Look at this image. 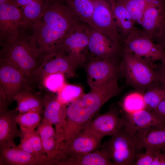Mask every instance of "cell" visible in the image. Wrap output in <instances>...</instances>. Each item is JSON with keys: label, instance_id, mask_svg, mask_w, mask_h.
<instances>
[{"label": "cell", "instance_id": "6da1fadb", "mask_svg": "<svg viewBox=\"0 0 165 165\" xmlns=\"http://www.w3.org/2000/svg\"><path fill=\"white\" fill-rule=\"evenodd\" d=\"M83 23L64 0H48L29 30L38 53L43 56L60 50L66 38Z\"/></svg>", "mask_w": 165, "mask_h": 165}, {"label": "cell", "instance_id": "7a4b0ae2", "mask_svg": "<svg viewBox=\"0 0 165 165\" xmlns=\"http://www.w3.org/2000/svg\"><path fill=\"white\" fill-rule=\"evenodd\" d=\"M27 31L14 40L0 44V60L16 68L29 81L32 73L41 64L43 56L38 53L31 34Z\"/></svg>", "mask_w": 165, "mask_h": 165}, {"label": "cell", "instance_id": "3957f363", "mask_svg": "<svg viewBox=\"0 0 165 165\" xmlns=\"http://www.w3.org/2000/svg\"><path fill=\"white\" fill-rule=\"evenodd\" d=\"M119 64L120 72L127 82L143 94L159 85V77L152 64L131 52L123 50Z\"/></svg>", "mask_w": 165, "mask_h": 165}, {"label": "cell", "instance_id": "277c9868", "mask_svg": "<svg viewBox=\"0 0 165 165\" xmlns=\"http://www.w3.org/2000/svg\"><path fill=\"white\" fill-rule=\"evenodd\" d=\"M86 57L69 55L62 50L45 55L39 65L32 73L29 83L40 88L42 80L49 75L61 73L67 76H72L77 67L85 61Z\"/></svg>", "mask_w": 165, "mask_h": 165}, {"label": "cell", "instance_id": "5b68a950", "mask_svg": "<svg viewBox=\"0 0 165 165\" xmlns=\"http://www.w3.org/2000/svg\"><path fill=\"white\" fill-rule=\"evenodd\" d=\"M90 91L71 103L68 107L91 120L102 106L120 91L117 78L91 87Z\"/></svg>", "mask_w": 165, "mask_h": 165}, {"label": "cell", "instance_id": "8992f818", "mask_svg": "<svg viewBox=\"0 0 165 165\" xmlns=\"http://www.w3.org/2000/svg\"><path fill=\"white\" fill-rule=\"evenodd\" d=\"M100 148L114 165H134L140 151L135 134L124 126L105 142Z\"/></svg>", "mask_w": 165, "mask_h": 165}, {"label": "cell", "instance_id": "52a82bcc", "mask_svg": "<svg viewBox=\"0 0 165 165\" xmlns=\"http://www.w3.org/2000/svg\"><path fill=\"white\" fill-rule=\"evenodd\" d=\"M123 49L153 65V62L165 61V50L154 42L142 30L136 28L123 41Z\"/></svg>", "mask_w": 165, "mask_h": 165}, {"label": "cell", "instance_id": "ba28073f", "mask_svg": "<svg viewBox=\"0 0 165 165\" xmlns=\"http://www.w3.org/2000/svg\"><path fill=\"white\" fill-rule=\"evenodd\" d=\"M94 10L89 25L123 48V41L116 27L108 0H93Z\"/></svg>", "mask_w": 165, "mask_h": 165}, {"label": "cell", "instance_id": "9c48e42d", "mask_svg": "<svg viewBox=\"0 0 165 165\" xmlns=\"http://www.w3.org/2000/svg\"><path fill=\"white\" fill-rule=\"evenodd\" d=\"M83 27L89 39L88 50L96 58L117 62L123 48L89 24L84 23Z\"/></svg>", "mask_w": 165, "mask_h": 165}, {"label": "cell", "instance_id": "30bf717a", "mask_svg": "<svg viewBox=\"0 0 165 165\" xmlns=\"http://www.w3.org/2000/svg\"><path fill=\"white\" fill-rule=\"evenodd\" d=\"M125 125L123 116L117 109L112 108L89 120L81 131L102 139L106 136L114 135Z\"/></svg>", "mask_w": 165, "mask_h": 165}, {"label": "cell", "instance_id": "8fae6325", "mask_svg": "<svg viewBox=\"0 0 165 165\" xmlns=\"http://www.w3.org/2000/svg\"><path fill=\"white\" fill-rule=\"evenodd\" d=\"M21 9L10 1L0 5V44L17 38L21 33Z\"/></svg>", "mask_w": 165, "mask_h": 165}, {"label": "cell", "instance_id": "7c38bea8", "mask_svg": "<svg viewBox=\"0 0 165 165\" xmlns=\"http://www.w3.org/2000/svg\"><path fill=\"white\" fill-rule=\"evenodd\" d=\"M29 84L28 80L20 71L0 60V89L5 95L8 105Z\"/></svg>", "mask_w": 165, "mask_h": 165}, {"label": "cell", "instance_id": "4fadbf2b", "mask_svg": "<svg viewBox=\"0 0 165 165\" xmlns=\"http://www.w3.org/2000/svg\"><path fill=\"white\" fill-rule=\"evenodd\" d=\"M165 16V0H151L147 6L140 24L142 30L157 42L163 34Z\"/></svg>", "mask_w": 165, "mask_h": 165}, {"label": "cell", "instance_id": "5bb4252c", "mask_svg": "<svg viewBox=\"0 0 165 165\" xmlns=\"http://www.w3.org/2000/svg\"><path fill=\"white\" fill-rule=\"evenodd\" d=\"M87 82L91 87L106 83L118 78L117 62L96 58L87 68Z\"/></svg>", "mask_w": 165, "mask_h": 165}, {"label": "cell", "instance_id": "9a60e30c", "mask_svg": "<svg viewBox=\"0 0 165 165\" xmlns=\"http://www.w3.org/2000/svg\"><path fill=\"white\" fill-rule=\"evenodd\" d=\"M102 139L90 133L81 131L68 143L61 146L59 161L66 156L91 153L99 150Z\"/></svg>", "mask_w": 165, "mask_h": 165}, {"label": "cell", "instance_id": "2e32d148", "mask_svg": "<svg viewBox=\"0 0 165 165\" xmlns=\"http://www.w3.org/2000/svg\"><path fill=\"white\" fill-rule=\"evenodd\" d=\"M43 113L42 122L54 125L57 131L64 121L67 107L53 93L47 91L43 94Z\"/></svg>", "mask_w": 165, "mask_h": 165}, {"label": "cell", "instance_id": "e0dca14e", "mask_svg": "<svg viewBox=\"0 0 165 165\" xmlns=\"http://www.w3.org/2000/svg\"><path fill=\"white\" fill-rule=\"evenodd\" d=\"M40 136L50 165H57L60 157L61 142L51 125L41 122L35 130Z\"/></svg>", "mask_w": 165, "mask_h": 165}, {"label": "cell", "instance_id": "ac0fdd59", "mask_svg": "<svg viewBox=\"0 0 165 165\" xmlns=\"http://www.w3.org/2000/svg\"><path fill=\"white\" fill-rule=\"evenodd\" d=\"M0 165H40L32 154L18 148L14 141L0 145Z\"/></svg>", "mask_w": 165, "mask_h": 165}, {"label": "cell", "instance_id": "d6986e66", "mask_svg": "<svg viewBox=\"0 0 165 165\" xmlns=\"http://www.w3.org/2000/svg\"><path fill=\"white\" fill-rule=\"evenodd\" d=\"M138 148L160 149L165 147V123L151 126L135 133Z\"/></svg>", "mask_w": 165, "mask_h": 165}, {"label": "cell", "instance_id": "ffe728a7", "mask_svg": "<svg viewBox=\"0 0 165 165\" xmlns=\"http://www.w3.org/2000/svg\"><path fill=\"white\" fill-rule=\"evenodd\" d=\"M35 87L29 85L15 98L17 103L16 109L19 113L35 112L43 115V94L35 90Z\"/></svg>", "mask_w": 165, "mask_h": 165}, {"label": "cell", "instance_id": "44dd1931", "mask_svg": "<svg viewBox=\"0 0 165 165\" xmlns=\"http://www.w3.org/2000/svg\"><path fill=\"white\" fill-rule=\"evenodd\" d=\"M48 0H10L14 5L22 10V32H25L29 30L31 24L39 18Z\"/></svg>", "mask_w": 165, "mask_h": 165}, {"label": "cell", "instance_id": "7402d4cb", "mask_svg": "<svg viewBox=\"0 0 165 165\" xmlns=\"http://www.w3.org/2000/svg\"><path fill=\"white\" fill-rule=\"evenodd\" d=\"M116 24L123 41L136 28L135 23L125 6L118 0H108Z\"/></svg>", "mask_w": 165, "mask_h": 165}, {"label": "cell", "instance_id": "603a6c76", "mask_svg": "<svg viewBox=\"0 0 165 165\" xmlns=\"http://www.w3.org/2000/svg\"><path fill=\"white\" fill-rule=\"evenodd\" d=\"M83 24L77 27L66 38L61 46L62 50L70 55L86 56L89 39Z\"/></svg>", "mask_w": 165, "mask_h": 165}, {"label": "cell", "instance_id": "cb8c5ba5", "mask_svg": "<svg viewBox=\"0 0 165 165\" xmlns=\"http://www.w3.org/2000/svg\"><path fill=\"white\" fill-rule=\"evenodd\" d=\"M123 116L125 122L124 127L134 134L150 126L165 123L152 112L145 109Z\"/></svg>", "mask_w": 165, "mask_h": 165}, {"label": "cell", "instance_id": "d4e9b609", "mask_svg": "<svg viewBox=\"0 0 165 165\" xmlns=\"http://www.w3.org/2000/svg\"><path fill=\"white\" fill-rule=\"evenodd\" d=\"M57 165H114L107 154L98 150L85 154L66 156Z\"/></svg>", "mask_w": 165, "mask_h": 165}, {"label": "cell", "instance_id": "484cf974", "mask_svg": "<svg viewBox=\"0 0 165 165\" xmlns=\"http://www.w3.org/2000/svg\"><path fill=\"white\" fill-rule=\"evenodd\" d=\"M18 112L15 110L0 111V145L20 137V131L16 121Z\"/></svg>", "mask_w": 165, "mask_h": 165}, {"label": "cell", "instance_id": "4316f807", "mask_svg": "<svg viewBox=\"0 0 165 165\" xmlns=\"http://www.w3.org/2000/svg\"><path fill=\"white\" fill-rule=\"evenodd\" d=\"M42 116L38 112H28L18 113L16 121L21 132L27 133L35 130L42 121Z\"/></svg>", "mask_w": 165, "mask_h": 165}, {"label": "cell", "instance_id": "83f0119b", "mask_svg": "<svg viewBox=\"0 0 165 165\" xmlns=\"http://www.w3.org/2000/svg\"><path fill=\"white\" fill-rule=\"evenodd\" d=\"M85 23L89 24L94 10L93 0H64Z\"/></svg>", "mask_w": 165, "mask_h": 165}, {"label": "cell", "instance_id": "f1b7e54d", "mask_svg": "<svg viewBox=\"0 0 165 165\" xmlns=\"http://www.w3.org/2000/svg\"><path fill=\"white\" fill-rule=\"evenodd\" d=\"M143 95L145 109L152 112L165 99V90L158 85L147 89Z\"/></svg>", "mask_w": 165, "mask_h": 165}, {"label": "cell", "instance_id": "f546056e", "mask_svg": "<svg viewBox=\"0 0 165 165\" xmlns=\"http://www.w3.org/2000/svg\"><path fill=\"white\" fill-rule=\"evenodd\" d=\"M143 94L138 92L130 94L125 97L123 102L122 107L125 114H131L145 109Z\"/></svg>", "mask_w": 165, "mask_h": 165}, {"label": "cell", "instance_id": "4dcf8cb0", "mask_svg": "<svg viewBox=\"0 0 165 165\" xmlns=\"http://www.w3.org/2000/svg\"><path fill=\"white\" fill-rule=\"evenodd\" d=\"M126 7L135 23L140 24L144 12L151 0H118Z\"/></svg>", "mask_w": 165, "mask_h": 165}, {"label": "cell", "instance_id": "1f68e13d", "mask_svg": "<svg viewBox=\"0 0 165 165\" xmlns=\"http://www.w3.org/2000/svg\"><path fill=\"white\" fill-rule=\"evenodd\" d=\"M57 93L58 99L66 105L74 101L84 94L80 86L66 83Z\"/></svg>", "mask_w": 165, "mask_h": 165}, {"label": "cell", "instance_id": "d6a6232c", "mask_svg": "<svg viewBox=\"0 0 165 165\" xmlns=\"http://www.w3.org/2000/svg\"><path fill=\"white\" fill-rule=\"evenodd\" d=\"M28 133L33 151V155L40 165H50L47 156L44 149L39 135L35 130Z\"/></svg>", "mask_w": 165, "mask_h": 165}, {"label": "cell", "instance_id": "836d02e7", "mask_svg": "<svg viewBox=\"0 0 165 165\" xmlns=\"http://www.w3.org/2000/svg\"><path fill=\"white\" fill-rule=\"evenodd\" d=\"M65 76L63 74L57 73L46 76L42 80L40 88H44L53 93H57L66 84Z\"/></svg>", "mask_w": 165, "mask_h": 165}, {"label": "cell", "instance_id": "e575fe53", "mask_svg": "<svg viewBox=\"0 0 165 165\" xmlns=\"http://www.w3.org/2000/svg\"><path fill=\"white\" fill-rule=\"evenodd\" d=\"M145 149V153H138L134 165H152L154 158L153 149L149 148Z\"/></svg>", "mask_w": 165, "mask_h": 165}, {"label": "cell", "instance_id": "d590c367", "mask_svg": "<svg viewBox=\"0 0 165 165\" xmlns=\"http://www.w3.org/2000/svg\"><path fill=\"white\" fill-rule=\"evenodd\" d=\"M156 70L158 75L159 85L165 90V61L161 62Z\"/></svg>", "mask_w": 165, "mask_h": 165}, {"label": "cell", "instance_id": "8d00e7d4", "mask_svg": "<svg viewBox=\"0 0 165 165\" xmlns=\"http://www.w3.org/2000/svg\"><path fill=\"white\" fill-rule=\"evenodd\" d=\"M154 158L152 165H165V156L160 149H153Z\"/></svg>", "mask_w": 165, "mask_h": 165}, {"label": "cell", "instance_id": "74e56055", "mask_svg": "<svg viewBox=\"0 0 165 165\" xmlns=\"http://www.w3.org/2000/svg\"><path fill=\"white\" fill-rule=\"evenodd\" d=\"M163 122L165 123V99L152 111Z\"/></svg>", "mask_w": 165, "mask_h": 165}, {"label": "cell", "instance_id": "f35d334b", "mask_svg": "<svg viewBox=\"0 0 165 165\" xmlns=\"http://www.w3.org/2000/svg\"><path fill=\"white\" fill-rule=\"evenodd\" d=\"M157 43L165 49V36L163 37L160 39Z\"/></svg>", "mask_w": 165, "mask_h": 165}, {"label": "cell", "instance_id": "ab89813d", "mask_svg": "<svg viewBox=\"0 0 165 165\" xmlns=\"http://www.w3.org/2000/svg\"><path fill=\"white\" fill-rule=\"evenodd\" d=\"M165 36V16L164 19V20L163 23V35L161 38L160 39H161L163 37Z\"/></svg>", "mask_w": 165, "mask_h": 165}, {"label": "cell", "instance_id": "60d3db41", "mask_svg": "<svg viewBox=\"0 0 165 165\" xmlns=\"http://www.w3.org/2000/svg\"><path fill=\"white\" fill-rule=\"evenodd\" d=\"M160 149L161 152L165 156V147L162 148Z\"/></svg>", "mask_w": 165, "mask_h": 165}, {"label": "cell", "instance_id": "b9f144b4", "mask_svg": "<svg viewBox=\"0 0 165 165\" xmlns=\"http://www.w3.org/2000/svg\"><path fill=\"white\" fill-rule=\"evenodd\" d=\"M9 0H0V5L6 2Z\"/></svg>", "mask_w": 165, "mask_h": 165}]
</instances>
